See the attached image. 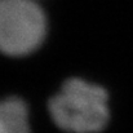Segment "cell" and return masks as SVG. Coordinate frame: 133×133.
<instances>
[{"label":"cell","mask_w":133,"mask_h":133,"mask_svg":"<svg viewBox=\"0 0 133 133\" xmlns=\"http://www.w3.org/2000/svg\"><path fill=\"white\" fill-rule=\"evenodd\" d=\"M0 133H31L29 109L22 98L0 99Z\"/></svg>","instance_id":"3"},{"label":"cell","mask_w":133,"mask_h":133,"mask_svg":"<svg viewBox=\"0 0 133 133\" xmlns=\"http://www.w3.org/2000/svg\"><path fill=\"white\" fill-rule=\"evenodd\" d=\"M46 35V18L35 0H0V53L23 57L35 52Z\"/></svg>","instance_id":"2"},{"label":"cell","mask_w":133,"mask_h":133,"mask_svg":"<svg viewBox=\"0 0 133 133\" xmlns=\"http://www.w3.org/2000/svg\"><path fill=\"white\" fill-rule=\"evenodd\" d=\"M54 124L69 133H99L109 123L107 92L79 78L66 80L49 99Z\"/></svg>","instance_id":"1"}]
</instances>
